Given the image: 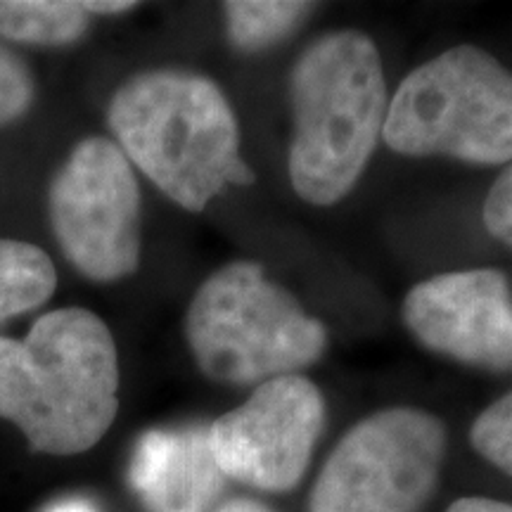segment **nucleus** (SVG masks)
Returning a JSON list of instances; mask_svg holds the SVG:
<instances>
[{
  "mask_svg": "<svg viewBox=\"0 0 512 512\" xmlns=\"http://www.w3.org/2000/svg\"><path fill=\"white\" fill-rule=\"evenodd\" d=\"M55 287V266L43 249L0 238V323L43 306Z\"/></svg>",
  "mask_w": 512,
  "mask_h": 512,
  "instance_id": "obj_13",
  "label": "nucleus"
},
{
  "mask_svg": "<svg viewBox=\"0 0 512 512\" xmlns=\"http://www.w3.org/2000/svg\"><path fill=\"white\" fill-rule=\"evenodd\" d=\"M484 226L496 240L512 247V164L491 185L482 209Z\"/></svg>",
  "mask_w": 512,
  "mask_h": 512,
  "instance_id": "obj_16",
  "label": "nucleus"
},
{
  "mask_svg": "<svg viewBox=\"0 0 512 512\" xmlns=\"http://www.w3.org/2000/svg\"><path fill=\"white\" fill-rule=\"evenodd\" d=\"M325 427V399L304 375L268 380L245 403L209 427L211 451L221 472L235 482L285 494L309 470Z\"/></svg>",
  "mask_w": 512,
  "mask_h": 512,
  "instance_id": "obj_8",
  "label": "nucleus"
},
{
  "mask_svg": "<svg viewBox=\"0 0 512 512\" xmlns=\"http://www.w3.org/2000/svg\"><path fill=\"white\" fill-rule=\"evenodd\" d=\"M91 12L74 0H0V36L34 46H67L86 34Z\"/></svg>",
  "mask_w": 512,
  "mask_h": 512,
  "instance_id": "obj_11",
  "label": "nucleus"
},
{
  "mask_svg": "<svg viewBox=\"0 0 512 512\" xmlns=\"http://www.w3.org/2000/svg\"><path fill=\"white\" fill-rule=\"evenodd\" d=\"M41 512H102V510L93 501H88V498L67 496V498H57V501L48 503Z\"/></svg>",
  "mask_w": 512,
  "mask_h": 512,
  "instance_id": "obj_18",
  "label": "nucleus"
},
{
  "mask_svg": "<svg viewBox=\"0 0 512 512\" xmlns=\"http://www.w3.org/2000/svg\"><path fill=\"white\" fill-rule=\"evenodd\" d=\"M313 8L294 0H230L223 3L226 36L240 53H264L302 27Z\"/></svg>",
  "mask_w": 512,
  "mask_h": 512,
  "instance_id": "obj_12",
  "label": "nucleus"
},
{
  "mask_svg": "<svg viewBox=\"0 0 512 512\" xmlns=\"http://www.w3.org/2000/svg\"><path fill=\"white\" fill-rule=\"evenodd\" d=\"M185 339L197 368L230 387H259L316 366L328 328L261 264L230 261L197 287L185 313Z\"/></svg>",
  "mask_w": 512,
  "mask_h": 512,
  "instance_id": "obj_4",
  "label": "nucleus"
},
{
  "mask_svg": "<svg viewBox=\"0 0 512 512\" xmlns=\"http://www.w3.org/2000/svg\"><path fill=\"white\" fill-rule=\"evenodd\" d=\"M446 427L420 408H384L339 439L309 512H420L439 484Z\"/></svg>",
  "mask_w": 512,
  "mask_h": 512,
  "instance_id": "obj_6",
  "label": "nucleus"
},
{
  "mask_svg": "<svg viewBox=\"0 0 512 512\" xmlns=\"http://www.w3.org/2000/svg\"><path fill=\"white\" fill-rule=\"evenodd\" d=\"M470 441L479 456L512 477V392L477 415Z\"/></svg>",
  "mask_w": 512,
  "mask_h": 512,
  "instance_id": "obj_14",
  "label": "nucleus"
},
{
  "mask_svg": "<svg viewBox=\"0 0 512 512\" xmlns=\"http://www.w3.org/2000/svg\"><path fill=\"white\" fill-rule=\"evenodd\" d=\"M287 95L292 190L332 207L356 188L382 140L389 100L380 50L356 29L318 36L294 62Z\"/></svg>",
  "mask_w": 512,
  "mask_h": 512,
  "instance_id": "obj_3",
  "label": "nucleus"
},
{
  "mask_svg": "<svg viewBox=\"0 0 512 512\" xmlns=\"http://www.w3.org/2000/svg\"><path fill=\"white\" fill-rule=\"evenodd\" d=\"M214 512H273L271 508H266L264 503L259 501H249V498H235V501H228L216 508Z\"/></svg>",
  "mask_w": 512,
  "mask_h": 512,
  "instance_id": "obj_19",
  "label": "nucleus"
},
{
  "mask_svg": "<svg viewBox=\"0 0 512 512\" xmlns=\"http://www.w3.org/2000/svg\"><path fill=\"white\" fill-rule=\"evenodd\" d=\"M117 411V344L98 313L57 309L22 342L0 337V418L17 425L31 448L50 456L88 451Z\"/></svg>",
  "mask_w": 512,
  "mask_h": 512,
  "instance_id": "obj_1",
  "label": "nucleus"
},
{
  "mask_svg": "<svg viewBox=\"0 0 512 512\" xmlns=\"http://www.w3.org/2000/svg\"><path fill=\"white\" fill-rule=\"evenodd\" d=\"M107 121L131 166L192 214L230 185L254 183L240 126L219 83L188 69H147L121 83Z\"/></svg>",
  "mask_w": 512,
  "mask_h": 512,
  "instance_id": "obj_2",
  "label": "nucleus"
},
{
  "mask_svg": "<svg viewBox=\"0 0 512 512\" xmlns=\"http://www.w3.org/2000/svg\"><path fill=\"white\" fill-rule=\"evenodd\" d=\"M401 318L432 354L491 373L512 370V292L496 268L422 280L403 297Z\"/></svg>",
  "mask_w": 512,
  "mask_h": 512,
  "instance_id": "obj_9",
  "label": "nucleus"
},
{
  "mask_svg": "<svg viewBox=\"0 0 512 512\" xmlns=\"http://www.w3.org/2000/svg\"><path fill=\"white\" fill-rule=\"evenodd\" d=\"M50 223L76 271L112 283L140 266V188L119 145L86 138L50 185Z\"/></svg>",
  "mask_w": 512,
  "mask_h": 512,
  "instance_id": "obj_7",
  "label": "nucleus"
},
{
  "mask_svg": "<svg viewBox=\"0 0 512 512\" xmlns=\"http://www.w3.org/2000/svg\"><path fill=\"white\" fill-rule=\"evenodd\" d=\"M34 100V76L12 50L0 46V126L29 110Z\"/></svg>",
  "mask_w": 512,
  "mask_h": 512,
  "instance_id": "obj_15",
  "label": "nucleus"
},
{
  "mask_svg": "<svg viewBox=\"0 0 512 512\" xmlns=\"http://www.w3.org/2000/svg\"><path fill=\"white\" fill-rule=\"evenodd\" d=\"M382 140L403 157L512 164V72L477 46L444 50L396 88Z\"/></svg>",
  "mask_w": 512,
  "mask_h": 512,
  "instance_id": "obj_5",
  "label": "nucleus"
},
{
  "mask_svg": "<svg viewBox=\"0 0 512 512\" xmlns=\"http://www.w3.org/2000/svg\"><path fill=\"white\" fill-rule=\"evenodd\" d=\"M128 482L147 512H211L226 475L211 451L209 427L150 430L133 448Z\"/></svg>",
  "mask_w": 512,
  "mask_h": 512,
  "instance_id": "obj_10",
  "label": "nucleus"
},
{
  "mask_svg": "<svg viewBox=\"0 0 512 512\" xmlns=\"http://www.w3.org/2000/svg\"><path fill=\"white\" fill-rule=\"evenodd\" d=\"M446 512H512V503L494 501V498H460V501L451 503V508Z\"/></svg>",
  "mask_w": 512,
  "mask_h": 512,
  "instance_id": "obj_17",
  "label": "nucleus"
},
{
  "mask_svg": "<svg viewBox=\"0 0 512 512\" xmlns=\"http://www.w3.org/2000/svg\"><path fill=\"white\" fill-rule=\"evenodd\" d=\"M136 8V3H119V0H114V3H86V10L91 12V15H119V12H128Z\"/></svg>",
  "mask_w": 512,
  "mask_h": 512,
  "instance_id": "obj_20",
  "label": "nucleus"
}]
</instances>
